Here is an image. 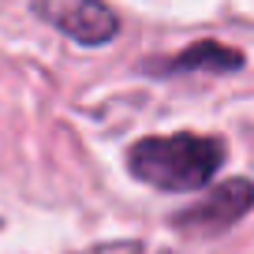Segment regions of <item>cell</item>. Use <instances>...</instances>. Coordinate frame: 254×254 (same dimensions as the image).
Segmentation results:
<instances>
[{
  "mask_svg": "<svg viewBox=\"0 0 254 254\" xmlns=\"http://www.w3.org/2000/svg\"><path fill=\"white\" fill-rule=\"evenodd\" d=\"M127 165L142 183L157 190H198L224 165V142L187 131L168 138H142L131 146Z\"/></svg>",
  "mask_w": 254,
  "mask_h": 254,
  "instance_id": "obj_1",
  "label": "cell"
},
{
  "mask_svg": "<svg viewBox=\"0 0 254 254\" xmlns=\"http://www.w3.org/2000/svg\"><path fill=\"white\" fill-rule=\"evenodd\" d=\"M34 11L82 45H105L116 38V11L101 0H34Z\"/></svg>",
  "mask_w": 254,
  "mask_h": 254,
  "instance_id": "obj_2",
  "label": "cell"
},
{
  "mask_svg": "<svg viewBox=\"0 0 254 254\" xmlns=\"http://www.w3.org/2000/svg\"><path fill=\"white\" fill-rule=\"evenodd\" d=\"M251 206H254V183L251 180H228V183L209 190L194 209L180 213L176 224H180V228H190V232L217 236V232H224L228 224H236Z\"/></svg>",
  "mask_w": 254,
  "mask_h": 254,
  "instance_id": "obj_3",
  "label": "cell"
},
{
  "mask_svg": "<svg viewBox=\"0 0 254 254\" xmlns=\"http://www.w3.org/2000/svg\"><path fill=\"white\" fill-rule=\"evenodd\" d=\"M243 56L236 49H224L217 41H202V45H190L180 60H172V71H190V67H213V71H236Z\"/></svg>",
  "mask_w": 254,
  "mask_h": 254,
  "instance_id": "obj_4",
  "label": "cell"
}]
</instances>
